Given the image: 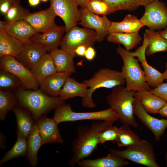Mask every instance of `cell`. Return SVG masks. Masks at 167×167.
<instances>
[{
	"mask_svg": "<svg viewBox=\"0 0 167 167\" xmlns=\"http://www.w3.org/2000/svg\"><path fill=\"white\" fill-rule=\"evenodd\" d=\"M14 94L17 101V106L28 111L36 122L65 103L59 96H49L39 89L29 90L21 87Z\"/></svg>",
	"mask_w": 167,
	"mask_h": 167,
	"instance_id": "1",
	"label": "cell"
},
{
	"mask_svg": "<svg viewBox=\"0 0 167 167\" xmlns=\"http://www.w3.org/2000/svg\"><path fill=\"white\" fill-rule=\"evenodd\" d=\"M113 123L96 121L90 125L79 126L77 136L72 143V155L68 161V165L73 167L79 161L91 156L99 144L100 134L108 125Z\"/></svg>",
	"mask_w": 167,
	"mask_h": 167,
	"instance_id": "2",
	"label": "cell"
},
{
	"mask_svg": "<svg viewBox=\"0 0 167 167\" xmlns=\"http://www.w3.org/2000/svg\"><path fill=\"white\" fill-rule=\"evenodd\" d=\"M136 92L128 90L124 85H119L112 88L111 92L106 97L107 103L115 110L121 122L135 128L139 126L133 111Z\"/></svg>",
	"mask_w": 167,
	"mask_h": 167,
	"instance_id": "3",
	"label": "cell"
},
{
	"mask_svg": "<svg viewBox=\"0 0 167 167\" xmlns=\"http://www.w3.org/2000/svg\"><path fill=\"white\" fill-rule=\"evenodd\" d=\"M117 53L122 58L123 66L122 73L126 81V88L128 90L150 91L151 87L147 82L144 71L142 69L138 59L132 53L119 45Z\"/></svg>",
	"mask_w": 167,
	"mask_h": 167,
	"instance_id": "4",
	"label": "cell"
},
{
	"mask_svg": "<svg viewBox=\"0 0 167 167\" xmlns=\"http://www.w3.org/2000/svg\"><path fill=\"white\" fill-rule=\"evenodd\" d=\"M82 83L87 84L88 91L87 97L82 100V105L84 107L92 108L96 106L92 95L96 89L101 88H112L117 86L124 85L126 81L121 71L104 68L99 69L91 78Z\"/></svg>",
	"mask_w": 167,
	"mask_h": 167,
	"instance_id": "5",
	"label": "cell"
},
{
	"mask_svg": "<svg viewBox=\"0 0 167 167\" xmlns=\"http://www.w3.org/2000/svg\"><path fill=\"white\" fill-rule=\"evenodd\" d=\"M53 118L58 124L62 122L85 120L103 121L113 123L119 119L116 112L110 106L99 111L77 112L72 110L70 104L65 103L55 109Z\"/></svg>",
	"mask_w": 167,
	"mask_h": 167,
	"instance_id": "6",
	"label": "cell"
},
{
	"mask_svg": "<svg viewBox=\"0 0 167 167\" xmlns=\"http://www.w3.org/2000/svg\"><path fill=\"white\" fill-rule=\"evenodd\" d=\"M110 153L125 160L148 167H159L156 162L154 148L148 141L142 140L139 143L126 147L123 150L108 148Z\"/></svg>",
	"mask_w": 167,
	"mask_h": 167,
	"instance_id": "7",
	"label": "cell"
},
{
	"mask_svg": "<svg viewBox=\"0 0 167 167\" xmlns=\"http://www.w3.org/2000/svg\"><path fill=\"white\" fill-rule=\"evenodd\" d=\"M96 41L97 34L95 30L75 26L66 32L62 39L60 46L61 49L75 54L74 51L78 46L81 45L88 47L93 46Z\"/></svg>",
	"mask_w": 167,
	"mask_h": 167,
	"instance_id": "8",
	"label": "cell"
},
{
	"mask_svg": "<svg viewBox=\"0 0 167 167\" xmlns=\"http://www.w3.org/2000/svg\"><path fill=\"white\" fill-rule=\"evenodd\" d=\"M140 22L150 30L155 31L167 27V6L164 2L154 0L145 6Z\"/></svg>",
	"mask_w": 167,
	"mask_h": 167,
	"instance_id": "9",
	"label": "cell"
},
{
	"mask_svg": "<svg viewBox=\"0 0 167 167\" xmlns=\"http://www.w3.org/2000/svg\"><path fill=\"white\" fill-rule=\"evenodd\" d=\"M0 69L12 73L21 81L22 87L29 90H36L40 84L31 71L15 57L7 56L1 58Z\"/></svg>",
	"mask_w": 167,
	"mask_h": 167,
	"instance_id": "10",
	"label": "cell"
},
{
	"mask_svg": "<svg viewBox=\"0 0 167 167\" xmlns=\"http://www.w3.org/2000/svg\"><path fill=\"white\" fill-rule=\"evenodd\" d=\"M50 7L65 24V32L76 26L80 21V12L75 0H50Z\"/></svg>",
	"mask_w": 167,
	"mask_h": 167,
	"instance_id": "11",
	"label": "cell"
},
{
	"mask_svg": "<svg viewBox=\"0 0 167 167\" xmlns=\"http://www.w3.org/2000/svg\"><path fill=\"white\" fill-rule=\"evenodd\" d=\"M80 22L78 23L84 28L95 30L97 34V41L101 42L109 34L111 21L106 15L100 17L89 11L86 8H81Z\"/></svg>",
	"mask_w": 167,
	"mask_h": 167,
	"instance_id": "12",
	"label": "cell"
},
{
	"mask_svg": "<svg viewBox=\"0 0 167 167\" xmlns=\"http://www.w3.org/2000/svg\"><path fill=\"white\" fill-rule=\"evenodd\" d=\"M133 111L134 114L152 132L155 140L158 141L167 127V119H158L150 115L145 111L139 100L135 96Z\"/></svg>",
	"mask_w": 167,
	"mask_h": 167,
	"instance_id": "13",
	"label": "cell"
},
{
	"mask_svg": "<svg viewBox=\"0 0 167 167\" xmlns=\"http://www.w3.org/2000/svg\"><path fill=\"white\" fill-rule=\"evenodd\" d=\"M57 15L50 7L43 11L30 13L25 20L36 33L45 32L59 28L55 22Z\"/></svg>",
	"mask_w": 167,
	"mask_h": 167,
	"instance_id": "14",
	"label": "cell"
},
{
	"mask_svg": "<svg viewBox=\"0 0 167 167\" xmlns=\"http://www.w3.org/2000/svg\"><path fill=\"white\" fill-rule=\"evenodd\" d=\"M148 44V41L143 35V44L135 52H132L133 56L136 57L143 69L146 81L149 86L155 88L163 82V74L149 65L146 58V51Z\"/></svg>",
	"mask_w": 167,
	"mask_h": 167,
	"instance_id": "15",
	"label": "cell"
},
{
	"mask_svg": "<svg viewBox=\"0 0 167 167\" xmlns=\"http://www.w3.org/2000/svg\"><path fill=\"white\" fill-rule=\"evenodd\" d=\"M36 123L42 145L48 143H63L64 140L58 128V124L53 118L44 116Z\"/></svg>",
	"mask_w": 167,
	"mask_h": 167,
	"instance_id": "16",
	"label": "cell"
},
{
	"mask_svg": "<svg viewBox=\"0 0 167 167\" xmlns=\"http://www.w3.org/2000/svg\"><path fill=\"white\" fill-rule=\"evenodd\" d=\"M24 45L23 50L16 59L30 70L48 50L45 45L36 42L32 41Z\"/></svg>",
	"mask_w": 167,
	"mask_h": 167,
	"instance_id": "17",
	"label": "cell"
},
{
	"mask_svg": "<svg viewBox=\"0 0 167 167\" xmlns=\"http://www.w3.org/2000/svg\"><path fill=\"white\" fill-rule=\"evenodd\" d=\"M6 32L24 44L31 43L32 36L37 33L32 27L25 20L10 23L5 29Z\"/></svg>",
	"mask_w": 167,
	"mask_h": 167,
	"instance_id": "18",
	"label": "cell"
},
{
	"mask_svg": "<svg viewBox=\"0 0 167 167\" xmlns=\"http://www.w3.org/2000/svg\"><path fill=\"white\" fill-rule=\"evenodd\" d=\"M24 44L8 35L5 30H0V57L9 56L17 58L22 51Z\"/></svg>",
	"mask_w": 167,
	"mask_h": 167,
	"instance_id": "19",
	"label": "cell"
},
{
	"mask_svg": "<svg viewBox=\"0 0 167 167\" xmlns=\"http://www.w3.org/2000/svg\"><path fill=\"white\" fill-rule=\"evenodd\" d=\"M54 62L57 72L72 74L76 72L74 62L76 55L61 49L57 48L50 53Z\"/></svg>",
	"mask_w": 167,
	"mask_h": 167,
	"instance_id": "20",
	"label": "cell"
},
{
	"mask_svg": "<svg viewBox=\"0 0 167 167\" xmlns=\"http://www.w3.org/2000/svg\"><path fill=\"white\" fill-rule=\"evenodd\" d=\"M30 71L40 84L47 78L57 72L52 57L50 53H47L43 56Z\"/></svg>",
	"mask_w": 167,
	"mask_h": 167,
	"instance_id": "21",
	"label": "cell"
},
{
	"mask_svg": "<svg viewBox=\"0 0 167 167\" xmlns=\"http://www.w3.org/2000/svg\"><path fill=\"white\" fill-rule=\"evenodd\" d=\"M71 75L68 73L57 72L41 83L39 89L49 96H58L67 79Z\"/></svg>",
	"mask_w": 167,
	"mask_h": 167,
	"instance_id": "22",
	"label": "cell"
},
{
	"mask_svg": "<svg viewBox=\"0 0 167 167\" xmlns=\"http://www.w3.org/2000/svg\"><path fill=\"white\" fill-rule=\"evenodd\" d=\"M88 91L87 84L79 83L74 78L69 77L67 79L58 96L64 101L77 96L81 97L83 100L87 97Z\"/></svg>",
	"mask_w": 167,
	"mask_h": 167,
	"instance_id": "23",
	"label": "cell"
},
{
	"mask_svg": "<svg viewBox=\"0 0 167 167\" xmlns=\"http://www.w3.org/2000/svg\"><path fill=\"white\" fill-rule=\"evenodd\" d=\"M65 32L64 26H60L57 29L51 30L42 34H36L30 38L32 42L39 43L45 45L48 51L50 53L58 48L60 45L62 37Z\"/></svg>",
	"mask_w": 167,
	"mask_h": 167,
	"instance_id": "24",
	"label": "cell"
},
{
	"mask_svg": "<svg viewBox=\"0 0 167 167\" xmlns=\"http://www.w3.org/2000/svg\"><path fill=\"white\" fill-rule=\"evenodd\" d=\"M128 164L125 160L110 153L106 156L95 159H82L77 165L80 167H122Z\"/></svg>",
	"mask_w": 167,
	"mask_h": 167,
	"instance_id": "25",
	"label": "cell"
},
{
	"mask_svg": "<svg viewBox=\"0 0 167 167\" xmlns=\"http://www.w3.org/2000/svg\"><path fill=\"white\" fill-rule=\"evenodd\" d=\"M135 96L139 100L147 112L153 114L158 113L167 102L150 91H136Z\"/></svg>",
	"mask_w": 167,
	"mask_h": 167,
	"instance_id": "26",
	"label": "cell"
},
{
	"mask_svg": "<svg viewBox=\"0 0 167 167\" xmlns=\"http://www.w3.org/2000/svg\"><path fill=\"white\" fill-rule=\"evenodd\" d=\"M145 26L137 16L128 14L125 16L120 22H111L109 29V33L113 32L131 33L138 32Z\"/></svg>",
	"mask_w": 167,
	"mask_h": 167,
	"instance_id": "27",
	"label": "cell"
},
{
	"mask_svg": "<svg viewBox=\"0 0 167 167\" xmlns=\"http://www.w3.org/2000/svg\"><path fill=\"white\" fill-rule=\"evenodd\" d=\"M12 111L16 118L17 134L28 138L36 122L30 113L22 108L16 106Z\"/></svg>",
	"mask_w": 167,
	"mask_h": 167,
	"instance_id": "28",
	"label": "cell"
},
{
	"mask_svg": "<svg viewBox=\"0 0 167 167\" xmlns=\"http://www.w3.org/2000/svg\"><path fill=\"white\" fill-rule=\"evenodd\" d=\"M42 145L36 122H35L28 137L27 150L26 156L30 166L35 167L38 163L37 154Z\"/></svg>",
	"mask_w": 167,
	"mask_h": 167,
	"instance_id": "29",
	"label": "cell"
},
{
	"mask_svg": "<svg viewBox=\"0 0 167 167\" xmlns=\"http://www.w3.org/2000/svg\"><path fill=\"white\" fill-rule=\"evenodd\" d=\"M106 40L109 42L121 44L126 50L129 51L140 43L142 37L138 32H113L109 33L107 36Z\"/></svg>",
	"mask_w": 167,
	"mask_h": 167,
	"instance_id": "30",
	"label": "cell"
},
{
	"mask_svg": "<svg viewBox=\"0 0 167 167\" xmlns=\"http://www.w3.org/2000/svg\"><path fill=\"white\" fill-rule=\"evenodd\" d=\"M147 38L148 44L146 54L150 56L158 53L167 51V40L163 38L159 32L147 29L143 34Z\"/></svg>",
	"mask_w": 167,
	"mask_h": 167,
	"instance_id": "31",
	"label": "cell"
},
{
	"mask_svg": "<svg viewBox=\"0 0 167 167\" xmlns=\"http://www.w3.org/2000/svg\"><path fill=\"white\" fill-rule=\"evenodd\" d=\"M28 138L17 134V139L11 148L6 152L0 161V166L15 158L26 156Z\"/></svg>",
	"mask_w": 167,
	"mask_h": 167,
	"instance_id": "32",
	"label": "cell"
},
{
	"mask_svg": "<svg viewBox=\"0 0 167 167\" xmlns=\"http://www.w3.org/2000/svg\"><path fill=\"white\" fill-rule=\"evenodd\" d=\"M126 125L118 128V138L116 143L118 147H128L139 143L142 139Z\"/></svg>",
	"mask_w": 167,
	"mask_h": 167,
	"instance_id": "33",
	"label": "cell"
},
{
	"mask_svg": "<svg viewBox=\"0 0 167 167\" xmlns=\"http://www.w3.org/2000/svg\"><path fill=\"white\" fill-rule=\"evenodd\" d=\"M17 105V101L14 93L10 91L0 90V119L4 121L7 113L13 110Z\"/></svg>",
	"mask_w": 167,
	"mask_h": 167,
	"instance_id": "34",
	"label": "cell"
},
{
	"mask_svg": "<svg viewBox=\"0 0 167 167\" xmlns=\"http://www.w3.org/2000/svg\"><path fill=\"white\" fill-rule=\"evenodd\" d=\"M107 5L109 14L121 10L134 11L141 5L139 0H103Z\"/></svg>",
	"mask_w": 167,
	"mask_h": 167,
	"instance_id": "35",
	"label": "cell"
},
{
	"mask_svg": "<svg viewBox=\"0 0 167 167\" xmlns=\"http://www.w3.org/2000/svg\"><path fill=\"white\" fill-rule=\"evenodd\" d=\"M22 87L20 80L10 72L0 69V88L2 90H9Z\"/></svg>",
	"mask_w": 167,
	"mask_h": 167,
	"instance_id": "36",
	"label": "cell"
},
{
	"mask_svg": "<svg viewBox=\"0 0 167 167\" xmlns=\"http://www.w3.org/2000/svg\"><path fill=\"white\" fill-rule=\"evenodd\" d=\"M30 13L24 8L19 0H17L4 16L5 20L13 23L19 20H25Z\"/></svg>",
	"mask_w": 167,
	"mask_h": 167,
	"instance_id": "37",
	"label": "cell"
},
{
	"mask_svg": "<svg viewBox=\"0 0 167 167\" xmlns=\"http://www.w3.org/2000/svg\"><path fill=\"white\" fill-rule=\"evenodd\" d=\"M118 128L110 124L104 129L100 134L99 143L102 144L107 141L116 143L118 137Z\"/></svg>",
	"mask_w": 167,
	"mask_h": 167,
	"instance_id": "38",
	"label": "cell"
},
{
	"mask_svg": "<svg viewBox=\"0 0 167 167\" xmlns=\"http://www.w3.org/2000/svg\"><path fill=\"white\" fill-rule=\"evenodd\" d=\"M86 8L96 14L102 15L109 14L108 6L103 0H90L87 4Z\"/></svg>",
	"mask_w": 167,
	"mask_h": 167,
	"instance_id": "39",
	"label": "cell"
},
{
	"mask_svg": "<svg viewBox=\"0 0 167 167\" xmlns=\"http://www.w3.org/2000/svg\"><path fill=\"white\" fill-rule=\"evenodd\" d=\"M150 91L167 101V82L166 83H163L157 87L152 89Z\"/></svg>",
	"mask_w": 167,
	"mask_h": 167,
	"instance_id": "40",
	"label": "cell"
},
{
	"mask_svg": "<svg viewBox=\"0 0 167 167\" xmlns=\"http://www.w3.org/2000/svg\"><path fill=\"white\" fill-rule=\"evenodd\" d=\"M17 0H0V12L4 16Z\"/></svg>",
	"mask_w": 167,
	"mask_h": 167,
	"instance_id": "41",
	"label": "cell"
},
{
	"mask_svg": "<svg viewBox=\"0 0 167 167\" xmlns=\"http://www.w3.org/2000/svg\"><path fill=\"white\" fill-rule=\"evenodd\" d=\"M96 54V51L92 46H89L86 49L84 57L88 60L91 61L94 59Z\"/></svg>",
	"mask_w": 167,
	"mask_h": 167,
	"instance_id": "42",
	"label": "cell"
},
{
	"mask_svg": "<svg viewBox=\"0 0 167 167\" xmlns=\"http://www.w3.org/2000/svg\"><path fill=\"white\" fill-rule=\"evenodd\" d=\"M87 47V46L84 45H79L76 47L74 52L76 55L80 57H84Z\"/></svg>",
	"mask_w": 167,
	"mask_h": 167,
	"instance_id": "43",
	"label": "cell"
},
{
	"mask_svg": "<svg viewBox=\"0 0 167 167\" xmlns=\"http://www.w3.org/2000/svg\"><path fill=\"white\" fill-rule=\"evenodd\" d=\"M158 113L163 117L167 118V102L165 105L159 111Z\"/></svg>",
	"mask_w": 167,
	"mask_h": 167,
	"instance_id": "44",
	"label": "cell"
},
{
	"mask_svg": "<svg viewBox=\"0 0 167 167\" xmlns=\"http://www.w3.org/2000/svg\"><path fill=\"white\" fill-rule=\"evenodd\" d=\"M79 6L81 8L86 7L88 2L90 0H75Z\"/></svg>",
	"mask_w": 167,
	"mask_h": 167,
	"instance_id": "45",
	"label": "cell"
},
{
	"mask_svg": "<svg viewBox=\"0 0 167 167\" xmlns=\"http://www.w3.org/2000/svg\"><path fill=\"white\" fill-rule=\"evenodd\" d=\"M6 147L5 138L2 133H0V148L4 149Z\"/></svg>",
	"mask_w": 167,
	"mask_h": 167,
	"instance_id": "46",
	"label": "cell"
},
{
	"mask_svg": "<svg viewBox=\"0 0 167 167\" xmlns=\"http://www.w3.org/2000/svg\"><path fill=\"white\" fill-rule=\"evenodd\" d=\"M10 23L5 20L0 21V30H5Z\"/></svg>",
	"mask_w": 167,
	"mask_h": 167,
	"instance_id": "47",
	"label": "cell"
},
{
	"mask_svg": "<svg viewBox=\"0 0 167 167\" xmlns=\"http://www.w3.org/2000/svg\"><path fill=\"white\" fill-rule=\"evenodd\" d=\"M29 6H36L40 3V0H28Z\"/></svg>",
	"mask_w": 167,
	"mask_h": 167,
	"instance_id": "48",
	"label": "cell"
},
{
	"mask_svg": "<svg viewBox=\"0 0 167 167\" xmlns=\"http://www.w3.org/2000/svg\"><path fill=\"white\" fill-rule=\"evenodd\" d=\"M161 35L164 38L167 40V27L163 30L158 31Z\"/></svg>",
	"mask_w": 167,
	"mask_h": 167,
	"instance_id": "49",
	"label": "cell"
},
{
	"mask_svg": "<svg viewBox=\"0 0 167 167\" xmlns=\"http://www.w3.org/2000/svg\"><path fill=\"white\" fill-rule=\"evenodd\" d=\"M141 5L145 6L147 4L153 1L154 0H139Z\"/></svg>",
	"mask_w": 167,
	"mask_h": 167,
	"instance_id": "50",
	"label": "cell"
},
{
	"mask_svg": "<svg viewBox=\"0 0 167 167\" xmlns=\"http://www.w3.org/2000/svg\"><path fill=\"white\" fill-rule=\"evenodd\" d=\"M166 70L162 73L163 79L166 80L167 82V63H165Z\"/></svg>",
	"mask_w": 167,
	"mask_h": 167,
	"instance_id": "51",
	"label": "cell"
},
{
	"mask_svg": "<svg viewBox=\"0 0 167 167\" xmlns=\"http://www.w3.org/2000/svg\"><path fill=\"white\" fill-rule=\"evenodd\" d=\"M165 158L166 161L165 165L167 167V150L165 154Z\"/></svg>",
	"mask_w": 167,
	"mask_h": 167,
	"instance_id": "52",
	"label": "cell"
},
{
	"mask_svg": "<svg viewBox=\"0 0 167 167\" xmlns=\"http://www.w3.org/2000/svg\"><path fill=\"white\" fill-rule=\"evenodd\" d=\"M41 0V1L43 2H46L47 1H48V0L50 1V0Z\"/></svg>",
	"mask_w": 167,
	"mask_h": 167,
	"instance_id": "53",
	"label": "cell"
}]
</instances>
